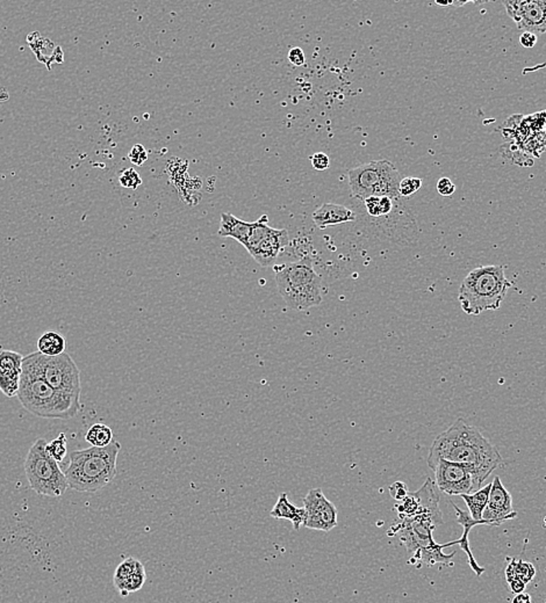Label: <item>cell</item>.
Returning a JSON list of instances; mask_svg holds the SVG:
<instances>
[{"label":"cell","instance_id":"29","mask_svg":"<svg viewBox=\"0 0 546 603\" xmlns=\"http://www.w3.org/2000/svg\"><path fill=\"white\" fill-rule=\"evenodd\" d=\"M390 494L395 502H402L410 494V491L405 482H395L390 487Z\"/></svg>","mask_w":546,"mask_h":603},{"label":"cell","instance_id":"18","mask_svg":"<svg viewBox=\"0 0 546 603\" xmlns=\"http://www.w3.org/2000/svg\"><path fill=\"white\" fill-rule=\"evenodd\" d=\"M251 229H252V222H246L237 219L230 212H222L220 229L217 231V234L220 237L233 238L244 246L249 239Z\"/></svg>","mask_w":546,"mask_h":603},{"label":"cell","instance_id":"19","mask_svg":"<svg viewBox=\"0 0 546 603\" xmlns=\"http://www.w3.org/2000/svg\"><path fill=\"white\" fill-rule=\"evenodd\" d=\"M270 515L277 520H289L292 522L296 530H299L304 526L306 520V509L298 508L289 502L287 494L281 493L278 497L276 505L273 507Z\"/></svg>","mask_w":546,"mask_h":603},{"label":"cell","instance_id":"1","mask_svg":"<svg viewBox=\"0 0 546 603\" xmlns=\"http://www.w3.org/2000/svg\"><path fill=\"white\" fill-rule=\"evenodd\" d=\"M421 504L420 512L412 517H403L394 522L388 535L398 534L402 544L410 554V564L422 563L433 566L436 563L448 564L455 556L443 554V549L450 547L449 543L438 544L434 539V532L437 526L443 524V514L440 512L438 502L440 494L436 484L428 478L425 485L415 492Z\"/></svg>","mask_w":546,"mask_h":603},{"label":"cell","instance_id":"5","mask_svg":"<svg viewBox=\"0 0 546 603\" xmlns=\"http://www.w3.org/2000/svg\"><path fill=\"white\" fill-rule=\"evenodd\" d=\"M510 286L512 283L506 276L503 266L490 264L474 268L460 284L459 303L464 312L470 316L495 311L500 309Z\"/></svg>","mask_w":546,"mask_h":603},{"label":"cell","instance_id":"14","mask_svg":"<svg viewBox=\"0 0 546 603\" xmlns=\"http://www.w3.org/2000/svg\"><path fill=\"white\" fill-rule=\"evenodd\" d=\"M23 356L13 351L0 352V391L8 398L18 396Z\"/></svg>","mask_w":546,"mask_h":603},{"label":"cell","instance_id":"11","mask_svg":"<svg viewBox=\"0 0 546 603\" xmlns=\"http://www.w3.org/2000/svg\"><path fill=\"white\" fill-rule=\"evenodd\" d=\"M306 520L304 527L320 532H330L338 524L336 506L327 499L321 489H311L304 499Z\"/></svg>","mask_w":546,"mask_h":603},{"label":"cell","instance_id":"13","mask_svg":"<svg viewBox=\"0 0 546 603\" xmlns=\"http://www.w3.org/2000/svg\"><path fill=\"white\" fill-rule=\"evenodd\" d=\"M517 517V512L514 510L512 494L509 493L505 485L501 482L500 477H495L490 487L488 504L484 510L482 519L487 521L490 527H497Z\"/></svg>","mask_w":546,"mask_h":603},{"label":"cell","instance_id":"22","mask_svg":"<svg viewBox=\"0 0 546 603\" xmlns=\"http://www.w3.org/2000/svg\"><path fill=\"white\" fill-rule=\"evenodd\" d=\"M536 576L535 566L531 563L523 562V561H517L515 558H512L507 569H506V579L507 581H512L514 579L523 581L527 584L530 581L534 580Z\"/></svg>","mask_w":546,"mask_h":603},{"label":"cell","instance_id":"12","mask_svg":"<svg viewBox=\"0 0 546 603\" xmlns=\"http://www.w3.org/2000/svg\"><path fill=\"white\" fill-rule=\"evenodd\" d=\"M502 4L519 29L534 34L545 33V0H508Z\"/></svg>","mask_w":546,"mask_h":603},{"label":"cell","instance_id":"4","mask_svg":"<svg viewBox=\"0 0 546 603\" xmlns=\"http://www.w3.org/2000/svg\"><path fill=\"white\" fill-rule=\"evenodd\" d=\"M121 445L114 441L104 448L84 449L70 454L64 471L69 487L77 492L95 493L107 487L118 473L117 460Z\"/></svg>","mask_w":546,"mask_h":603},{"label":"cell","instance_id":"3","mask_svg":"<svg viewBox=\"0 0 546 603\" xmlns=\"http://www.w3.org/2000/svg\"><path fill=\"white\" fill-rule=\"evenodd\" d=\"M38 352L23 358L18 398L26 411L45 419L70 420L80 408V398L57 391L42 375L38 366Z\"/></svg>","mask_w":546,"mask_h":603},{"label":"cell","instance_id":"6","mask_svg":"<svg viewBox=\"0 0 546 603\" xmlns=\"http://www.w3.org/2000/svg\"><path fill=\"white\" fill-rule=\"evenodd\" d=\"M278 291L289 308L298 311L311 309L322 303L321 278L306 256L301 260L273 266Z\"/></svg>","mask_w":546,"mask_h":603},{"label":"cell","instance_id":"30","mask_svg":"<svg viewBox=\"0 0 546 603\" xmlns=\"http://www.w3.org/2000/svg\"><path fill=\"white\" fill-rule=\"evenodd\" d=\"M309 159H311V165L316 171H326L327 169H329L330 159L326 153L318 152V153L311 156Z\"/></svg>","mask_w":546,"mask_h":603},{"label":"cell","instance_id":"28","mask_svg":"<svg viewBox=\"0 0 546 603\" xmlns=\"http://www.w3.org/2000/svg\"><path fill=\"white\" fill-rule=\"evenodd\" d=\"M128 158L130 162H133L134 165H143V164L147 162V159H148V152H147V150H145L143 145L136 144V145H134V147L130 149V152L128 153Z\"/></svg>","mask_w":546,"mask_h":603},{"label":"cell","instance_id":"9","mask_svg":"<svg viewBox=\"0 0 546 603\" xmlns=\"http://www.w3.org/2000/svg\"><path fill=\"white\" fill-rule=\"evenodd\" d=\"M38 361L45 380L55 390L80 398V371L68 353L49 358L38 352Z\"/></svg>","mask_w":546,"mask_h":603},{"label":"cell","instance_id":"21","mask_svg":"<svg viewBox=\"0 0 546 603\" xmlns=\"http://www.w3.org/2000/svg\"><path fill=\"white\" fill-rule=\"evenodd\" d=\"M67 340L58 332H45L38 341V349L45 356H58L65 353Z\"/></svg>","mask_w":546,"mask_h":603},{"label":"cell","instance_id":"25","mask_svg":"<svg viewBox=\"0 0 546 603\" xmlns=\"http://www.w3.org/2000/svg\"><path fill=\"white\" fill-rule=\"evenodd\" d=\"M46 452L53 460H56L57 463H61L67 456V436L64 433H61L57 439L53 441L47 443Z\"/></svg>","mask_w":546,"mask_h":603},{"label":"cell","instance_id":"31","mask_svg":"<svg viewBox=\"0 0 546 603\" xmlns=\"http://www.w3.org/2000/svg\"><path fill=\"white\" fill-rule=\"evenodd\" d=\"M437 190L442 196H451L455 192V185L449 177H440L437 182Z\"/></svg>","mask_w":546,"mask_h":603},{"label":"cell","instance_id":"23","mask_svg":"<svg viewBox=\"0 0 546 603\" xmlns=\"http://www.w3.org/2000/svg\"><path fill=\"white\" fill-rule=\"evenodd\" d=\"M85 441L92 447L104 448L113 442V430L105 423H93L85 435Z\"/></svg>","mask_w":546,"mask_h":603},{"label":"cell","instance_id":"33","mask_svg":"<svg viewBox=\"0 0 546 603\" xmlns=\"http://www.w3.org/2000/svg\"><path fill=\"white\" fill-rule=\"evenodd\" d=\"M520 42L524 48H534L537 43V35L530 32H524L523 34L521 35Z\"/></svg>","mask_w":546,"mask_h":603},{"label":"cell","instance_id":"2","mask_svg":"<svg viewBox=\"0 0 546 603\" xmlns=\"http://www.w3.org/2000/svg\"><path fill=\"white\" fill-rule=\"evenodd\" d=\"M440 460L468 467L480 485L503 462L497 447L462 418L457 419L448 430L440 433L430 447L429 467L431 469Z\"/></svg>","mask_w":546,"mask_h":603},{"label":"cell","instance_id":"20","mask_svg":"<svg viewBox=\"0 0 546 603\" xmlns=\"http://www.w3.org/2000/svg\"><path fill=\"white\" fill-rule=\"evenodd\" d=\"M490 487L492 482L487 484L486 487H482L480 490L471 494H463L460 497H463L464 502L466 504L467 508L470 510V515L473 520L484 521L482 514L487 507L488 499H490Z\"/></svg>","mask_w":546,"mask_h":603},{"label":"cell","instance_id":"17","mask_svg":"<svg viewBox=\"0 0 546 603\" xmlns=\"http://www.w3.org/2000/svg\"><path fill=\"white\" fill-rule=\"evenodd\" d=\"M452 507L455 508V515H457V521H458V524L464 528L463 535L460 536V539H457L458 541V544L462 547V550L467 554V558H468V564H470L471 569H473L474 573L480 577L482 576V573L485 572L486 569L482 566L479 565L477 561H475V558H474L473 554H472V551H471L470 547V541H468V534H470L471 529L472 528L475 527V526H480V524H484V526H488L487 524V521H475L471 517L470 513L464 512L462 509L459 508L458 506L451 502Z\"/></svg>","mask_w":546,"mask_h":603},{"label":"cell","instance_id":"7","mask_svg":"<svg viewBox=\"0 0 546 603\" xmlns=\"http://www.w3.org/2000/svg\"><path fill=\"white\" fill-rule=\"evenodd\" d=\"M348 177L353 195L361 201L370 196H388L394 200L401 199L399 193L401 174L394 164L386 159L372 160L350 169Z\"/></svg>","mask_w":546,"mask_h":603},{"label":"cell","instance_id":"27","mask_svg":"<svg viewBox=\"0 0 546 603\" xmlns=\"http://www.w3.org/2000/svg\"><path fill=\"white\" fill-rule=\"evenodd\" d=\"M119 182L125 188L137 189L142 185V177L134 169H126L119 177Z\"/></svg>","mask_w":546,"mask_h":603},{"label":"cell","instance_id":"16","mask_svg":"<svg viewBox=\"0 0 546 603\" xmlns=\"http://www.w3.org/2000/svg\"><path fill=\"white\" fill-rule=\"evenodd\" d=\"M311 219L320 229L356 221V214L341 204H323L313 212Z\"/></svg>","mask_w":546,"mask_h":603},{"label":"cell","instance_id":"32","mask_svg":"<svg viewBox=\"0 0 546 603\" xmlns=\"http://www.w3.org/2000/svg\"><path fill=\"white\" fill-rule=\"evenodd\" d=\"M289 60L296 66H302L306 63V56H305L304 50L298 47H294L289 51Z\"/></svg>","mask_w":546,"mask_h":603},{"label":"cell","instance_id":"26","mask_svg":"<svg viewBox=\"0 0 546 603\" xmlns=\"http://www.w3.org/2000/svg\"><path fill=\"white\" fill-rule=\"evenodd\" d=\"M422 187V179L415 177H402L400 186H399V193L401 197H410L418 189Z\"/></svg>","mask_w":546,"mask_h":603},{"label":"cell","instance_id":"34","mask_svg":"<svg viewBox=\"0 0 546 603\" xmlns=\"http://www.w3.org/2000/svg\"><path fill=\"white\" fill-rule=\"evenodd\" d=\"M509 587H510V591H512L515 595L517 594H521V593H524V589H525V586L527 584H524L523 581L519 580V579H514V580L509 581Z\"/></svg>","mask_w":546,"mask_h":603},{"label":"cell","instance_id":"15","mask_svg":"<svg viewBox=\"0 0 546 603\" xmlns=\"http://www.w3.org/2000/svg\"><path fill=\"white\" fill-rule=\"evenodd\" d=\"M289 244L287 230L272 227L265 239L251 253V256L263 267H270Z\"/></svg>","mask_w":546,"mask_h":603},{"label":"cell","instance_id":"10","mask_svg":"<svg viewBox=\"0 0 546 603\" xmlns=\"http://www.w3.org/2000/svg\"><path fill=\"white\" fill-rule=\"evenodd\" d=\"M431 469L435 471L437 489L448 495L474 493L482 489L474 472L462 464L440 460Z\"/></svg>","mask_w":546,"mask_h":603},{"label":"cell","instance_id":"8","mask_svg":"<svg viewBox=\"0 0 546 603\" xmlns=\"http://www.w3.org/2000/svg\"><path fill=\"white\" fill-rule=\"evenodd\" d=\"M47 442L38 439L33 443L25 460V473L32 490L45 497H57L68 490V479L56 460L46 452Z\"/></svg>","mask_w":546,"mask_h":603},{"label":"cell","instance_id":"35","mask_svg":"<svg viewBox=\"0 0 546 603\" xmlns=\"http://www.w3.org/2000/svg\"><path fill=\"white\" fill-rule=\"evenodd\" d=\"M512 603H532V601H531V596L529 594L521 593V594L515 595Z\"/></svg>","mask_w":546,"mask_h":603},{"label":"cell","instance_id":"24","mask_svg":"<svg viewBox=\"0 0 546 603\" xmlns=\"http://www.w3.org/2000/svg\"><path fill=\"white\" fill-rule=\"evenodd\" d=\"M271 229L272 227L269 225V217L266 215L261 216V219H257L256 222H252L250 236H249V239H248L246 245H244L248 252L250 253V254L254 252V249H257V246L270 234Z\"/></svg>","mask_w":546,"mask_h":603}]
</instances>
